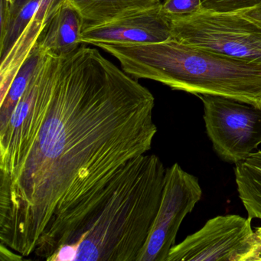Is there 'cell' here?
Masks as SVG:
<instances>
[{
  "label": "cell",
  "mask_w": 261,
  "mask_h": 261,
  "mask_svg": "<svg viewBox=\"0 0 261 261\" xmlns=\"http://www.w3.org/2000/svg\"><path fill=\"white\" fill-rule=\"evenodd\" d=\"M241 13L261 25V4L253 8L241 12Z\"/></svg>",
  "instance_id": "cell-16"
},
{
  "label": "cell",
  "mask_w": 261,
  "mask_h": 261,
  "mask_svg": "<svg viewBox=\"0 0 261 261\" xmlns=\"http://www.w3.org/2000/svg\"><path fill=\"white\" fill-rule=\"evenodd\" d=\"M166 169L156 155L128 163L72 244L51 261H138L160 208Z\"/></svg>",
  "instance_id": "cell-2"
},
{
  "label": "cell",
  "mask_w": 261,
  "mask_h": 261,
  "mask_svg": "<svg viewBox=\"0 0 261 261\" xmlns=\"http://www.w3.org/2000/svg\"><path fill=\"white\" fill-rule=\"evenodd\" d=\"M155 97L94 48L46 54L0 120V243L51 261L157 133Z\"/></svg>",
  "instance_id": "cell-1"
},
{
  "label": "cell",
  "mask_w": 261,
  "mask_h": 261,
  "mask_svg": "<svg viewBox=\"0 0 261 261\" xmlns=\"http://www.w3.org/2000/svg\"><path fill=\"white\" fill-rule=\"evenodd\" d=\"M83 30V20L79 12L65 0L50 19L37 45L46 54L63 57L82 45Z\"/></svg>",
  "instance_id": "cell-10"
},
{
  "label": "cell",
  "mask_w": 261,
  "mask_h": 261,
  "mask_svg": "<svg viewBox=\"0 0 261 261\" xmlns=\"http://www.w3.org/2000/svg\"><path fill=\"white\" fill-rule=\"evenodd\" d=\"M261 4V0H202L204 10L225 13H241Z\"/></svg>",
  "instance_id": "cell-15"
},
{
  "label": "cell",
  "mask_w": 261,
  "mask_h": 261,
  "mask_svg": "<svg viewBox=\"0 0 261 261\" xmlns=\"http://www.w3.org/2000/svg\"><path fill=\"white\" fill-rule=\"evenodd\" d=\"M68 2L80 14L84 30L162 4L161 0H68Z\"/></svg>",
  "instance_id": "cell-11"
},
{
  "label": "cell",
  "mask_w": 261,
  "mask_h": 261,
  "mask_svg": "<svg viewBox=\"0 0 261 261\" xmlns=\"http://www.w3.org/2000/svg\"><path fill=\"white\" fill-rule=\"evenodd\" d=\"M161 9L169 19L186 17L202 10V0H164Z\"/></svg>",
  "instance_id": "cell-14"
},
{
  "label": "cell",
  "mask_w": 261,
  "mask_h": 261,
  "mask_svg": "<svg viewBox=\"0 0 261 261\" xmlns=\"http://www.w3.org/2000/svg\"><path fill=\"white\" fill-rule=\"evenodd\" d=\"M250 218L219 215L174 245L167 261H257L261 242Z\"/></svg>",
  "instance_id": "cell-5"
},
{
  "label": "cell",
  "mask_w": 261,
  "mask_h": 261,
  "mask_svg": "<svg viewBox=\"0 0 261 261\" xmlns=\"http://www.w3.org/2000/svg\"><path fill=\"white\" fill-rule=\"evenodd\" d=\"M7 1L9 3L10 10H13V9H16L17 8V7H20L22 4L27 2L28 0H7Z\"/></svg>",
  "instance_id": "cell-17"
},
{
  "label": "cell",
  "mask_w": 261,
  "mask_h": 261,
  "mask_svg": "<svg viewBox=\"0 0 261 261\" xmlns=\"http://www.w3.org/2000/svg\"><path fill=\"white\" fill-rule=\"evenodd\" d=\"M206 132L221 160H245L261 143V108L228 97L198 94Z\"/></svg>",
  "instance_id": "cell-6"
},
{
  "label": "cell",
  "mask_w": 261,
  "mask_h": 261,
  "mask_svg": "<svg viewBox=\"0 0 261 261\" xmlns=\"http://www.w3.org/2000/svg\"><path fill=\"white\" fill-rule=\"evenodd\" d=\"M65 1L48 0L21 33L8 53L1 58L0 97L6 94L19 68L37 45L50 19Z\"/></svg>",
  "instance_id": "cell-9"
},
{
  "label": "cell",
  "mask_w": 261,
  "mask_h": 261,
  "mask_svg": "<svg viewBox=\"0 0 261 261\" xmlns=\"http://www.w3.org/2000/svg\"><path fill=\"white\" fill-rule=\"evenodd\" d=\"M198 178L178 163L166 169L160 208L138 261H167L183 220L201 200Z\"/></svg>",
  "instance_id": "cell-7"
},
{
  "label": "cell",
  "mask_w": 261,
  "mask_h": 261,
  "mask_svg": "<svg viewBox=\"0 0 261 261\" xmlns=\"http://www.w3.org/2000/svg\"><path fill=\"white\" fill-rule=\"evenodd\" d=\"M255 233H256V237H257L258 239H259L261 242V227H256Z\"/></svg>",
  "instance_id": "cell-18"
},
{
  "label": "cell",
  "mask_w": 261,
  "mask_h": 261,
  "mask_svg": "<svg viewBox=\"0 0 261 261\" xmlns=\"http://www.w3.org/2000/svg\"><path fill=\"white\" fill-rule=\"evenodd\" d=\"M169 20L172 39L181 43L261 64V25L242 13L202 9L196 14Z\"/></svg>",
  "instance_id": "cell-4"
},
{
  "label": "cell",
  "mask_w": 261,
  "mask_h": 261,
  "mask_svg": "<svg viewBox=\"0 0 261 261\" xmlns=\"http://www.w3.org/2000/svg\"><path fill=\"white\" fill-rule=\"evenodd\" d=\"M234 172L238 195L248 218L261 220V151L236 164Z\"/></svg>",
  "instance_id": "cell-12"
},
{
  "label": "cell",
  "mask_w": 261,
  "mask_h": 261,
  "mask_svg": "<svg viewBox=\"0 0 261 261\" xmlns=\"http://www.w3.org/2000/svg\"><path fill=\"white\" fill-rule=\"evenodd\" d=\"M172 39V25L161 5L127 13L105 23L85 28L82 45H143Z\"/></svg>",
  "instance_id": "cell-8"
},
{
  "label": "cell",
  "mask_w": 261,
  "mask_h": 261,
  "mask_svg": "<svg viewBox=\"0 0 261 261\" xmlns=\"http://www.w3.org/2000/svg\"><path fill=\"white\" fill-rule=\"evenodd\" d=\"M136 79L175 91L228 97L261 108V64L231 59L175 39L143 45H100Z\"/></svg>",
  "instance_id": "cell-3"
},
{
  "label": "cell",
  "mask_w": 261,
  "mask_h": 261,
  "mask_svg": "<svg viewBox=\"0 0 261 261\" xmlns=\"http://www.w3.org/2000/svg\"><path fill=\"white\" fill-rule=\"evenodd\" d=\"M46 53L36 45L15 76L6 94L0 97V120L8 118L25 92Z\"/></svg>",
  "instance_id": "cell-13"
},
{
  "label": "cell",
  "mask_w": 261,
  "mask_h": 261,
  "mask_svg": "<svg viewBox=\"0 0 261 261\" xmlns=\"http://www.w3.org/2000/svg\"><path fill=\"white\" fill-rule=\"evenodd\" d=\"M258 260H261V253L260 255H259V259H258Z\"/></svg>",
  "instance_id": "cell-19"
}]
</instances>
